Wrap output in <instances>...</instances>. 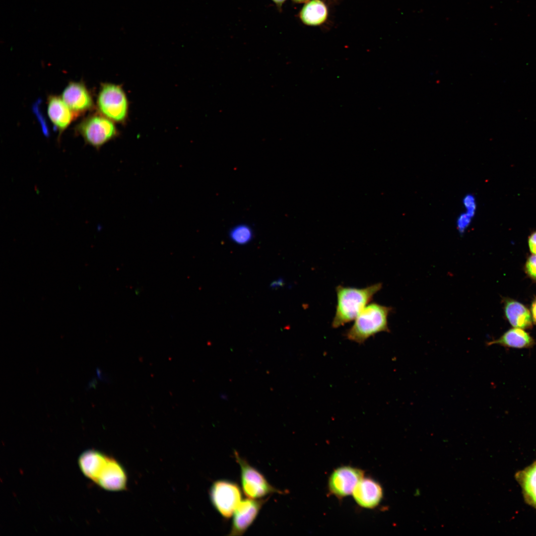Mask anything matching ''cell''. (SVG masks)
Segmentation results:
<instances>
[{
	"instance_id": "obj_1",
	"label": "cell",
	"mask_w": 536,
	"mask_h": 536,
	"mask_svg": "<svg viewBox=\"0 0 536 536\" xmlns=\"http://www.w3.org/2000/svg\"><path fill=\"white\" fill-rule=\"evenodd\" d=\"M382 288L380 282L360 288L337 286V302L332 327L337 328L354 320Z\"/></svg>"
},
{
	"instance_id": "obj_2",
	"label": "cell",
	"mask_w": 536,
	"mask_h": 536,
	"mask_svg": "<svg viewBox=\"0 0 536 536\" xmlns=\"http://www.w3.org/2000/svg\"><path fill=\"white\" fill-rule=\"evenodd\" d=\"M393 308L372 302L368 304L354 319L352 326L346 332L348 340L361 344L376 334L390 332L388 318Z\"/></svg>"
},
{
	"instance_id": "obj_3",
	"label": "cell",
	"mask_w": 536,
	"mask_h": 536,
	"mask_svg": "<svg viewBox=\"0 0 536 536\" xmlns=\"http://www.w3.org/2000/svg\"><path fill=\"white\" fill-rule=\"evenodd\" d=\"M99 113L115 123H125L129 113L127 94L120 85L101 84L97 99Z\"/></svg>"
},
{
	"instance_id": "obj_4",
	"label": "cell",
	"mask_w": 536,
	"mask_h": 536,
	"mask_svg": "<svg viewBox=\"0 0 536 536\" xmlns=\"http://www.w3.org/2000/svg\"><path fill=\"white\" fill-rule=\"evenodd\" d=\"M114 123L100 113L95 114L82 120L76 127V131L86 143L98 150L119 135Z\"/></svg>"
},
{
	"instance_id": "obj_5",
	"label": "cell",
	"mask_w": 536,
	"mask_h": 536,
	"mask_svg": "<svg viewBox=\"0 0 536 536\" xmlns=\"http://www.w3.org/2000/svg\"><path fill=\"white\" fill-rule=\"evenodd\" d=\"M234 454L240 467L242 490L248 498L261 499L271 493H284L272 486L262 473L241 457L237 451H235Z\"/></svg>"
},
{
	"instance_id": "obj_6",
	"label": "cell",
	"mask_w": 536,
	"mask_h": 536,
	"mask_svg": "<svg viewBox=\"0 0 536 536\" xmlns=\"http://www.w3.org/2000/svg\"><path fill=\"white\" fill-rule=\"evenodd\" d=\"M209 494L213 507L226 519L232 517L241 501L242 493L239 486L236 483L227 480L214 481L210 487Z\"/></svg>"
},
{
	"instance_id": "obj_7",
	"label": "cell",
	"mask_w": 536,
	"mask_h": 536,
	"mask_svg": "<svg viewBox=\"0 0 536 536\" xmlns=\"http://www.w3.org/2000/svg\"><path fill=\"white\" fill-rule=\"evenodd\" d=\"M364 471L359 468L343 466L335 469L328 480L329 492L342 499L352 493L358 482L364 476Z\"/></svg>"
},
{
	"instance_id": "obj_8",
	"label": "cell",
	"mask_w": 536,
	"mask_h": 536,
	"mask_svg": "<svg viewBox=\"0 0 536 536\" xmlns=\"http://www.w3.org/2000/svg\"><path fill=\"white\" fill-rule=\"evenodd\" d=\"M268 499L248 498L241 501L234 512L229 535H243L253 524Z\"/></svg>"
},
{
	"instance_id": "obj_9",
	"label": "cell",
	"mask_w": 536,
	"mask_h": 536,
	"mask_svg": "<svg viewBox=\"0 0 536 536\" xmlns=\"http://www.w3.org/2000/svg\"><path fill=\"white\" fill-rule=\"evenodd\" d=\"M95 483L107 490H123L126 488L127 475L123 467L115 459L109 457Z\"/></svg>"
},
{
	"instance_id": "obj_10",
	"label": "cell",
	"mask_w": 536,
	"mask_h": 536,
	"mask_svg": "<svg viewBox=\"0 0 536 536\" xmlns=\"http://www.w3.org/2000/svg\"><path fill=\"white\" fill-rule=\"evenodd\" d=\"M62 98L76 117L93 107V101L86 86L80 82H70L64 89Z\"/></svg>"
},
{
	"instance_id": "obj_11",
	"label": "cell",
	"mask_w": 536,
	"mask_h": 536,
	"mask_svg": "<svg viewBox=\"0 0 536 536\" xmlns=\"http://www.w3.org/2000/svg\"><path fill=\"white\" fill-rule=\"evenodd\" d=\"M354 501L361 507L366 509L376 508L381 502L383 489L377 481L370 477H363L357 484L353 492Z\"/></svg>"
},
{
	"instance_id": "obj_12",
	"label": "cell",
	"mask_w": 536,
	"mask_h": 536,
	"mask_svg": "<svg viewBox=\"0 0 536 536\" xmlns=\"http://www.w3.org/2000/svg\"><path fill=\"white\" fill-rule=\"evenodd\" d=\"M504 311L506 318L514 328L524 330L533 328L531 312L522 303L512 299H504Z\"/></svg>"
},
{
	"instance_id": "obj_13",
	"label": "cell",
	"mask_w": 536,
	"mask_h": 536,
	"mask_svg": "<svg viewBox=\"0 0 536 536\" xmlns=\"http://www.w3.org/2000/svg\"><path fill=\"white\" fill-rule=\"evenodd\" d=\"M48 114L50 119L60 134L76 117L62 98L57 96H50L49 97Z\"/></svg>"
},
{
	"instance_id": "obj_14",
	"label": "cell",
	"mask_w": 536,
	"mask_h": 536,
	"mask_svg": "<svg viewBox=\"0 0 536 536\" xmlns=\"http://www.w3.org/2000/svg\"><path fill=\"white\" fill-rule=\"evenodd\" d=\"M109 457L95 450H86L78 458L79 468L86 477L95 483Z\"/></svg>"
},
{
	"instance_id": "obj_15",
	"label": "cell",
	"mask_w": 536,
	"mask_h": 536,
	"mask_svg": "<svg viewBox=\"0 0 536 536\" xmlns=\"http://www.w3.org/2000/svg\"><path fill=\"white\" fill-rule=\"evenodd\" d=\"M499 344L514 348H530L536 342L534 338L524 329L514 328L505 332L498 339L487 342V345Z\"/></svg>"
},
{
	"instance_id": "obj_16",
	"label": "cell",
	"mask_w": 536,
	"mask_h": 536,
	"mask_svg": "<svg viewBox=\"0 0 536 536\" xmlns=\"http://www.w3.org/2000/svg\"><path fill=\"white\" fill-rule=\"evenodd\" d=\"M525 501L536 509V461L516 474Z\"/></svg>"
},
{
	"instance_id": "obj_17",
	"label": "cell",
	"mask_w": 536,
	"mask_h": 536,
	"mask_svg": "<svg viewBox=\"0 0 536 536\" xmlns=\"http://www.w3.org/2000/svg\"><path fill=\"white\" fill-rule=\"evenodd\" d=\"M327 8L320 0H312L302 8L300 17L303 23L309 25H318L326 19Z\"/></svg>"
},
{
	"instance_id": "obj_18",
	"label": "cell",
	"mask_w": 536,
	"mask_h": 536,
	"mask_svg": "<svg viewBox=\"0 0 536 536\" xmlns=\"http://www.w3.org/2000/svg\"><path fill=\"white\" fill-rule=\"evenodd\" d=\"M229 235L230 239L234 243L244 245L252 240L253 238V231L248 225L239 224L231 229Z\"/></svg>"
},
{
	"instance_id": "obj_19",
	"label": "cell",
	"mask_w": 536,
	"mask_h": 536,
	"mask_svg": "<svg viewBox=\"0 0 536 536\" xmlns=\"http://www.w3.org/2000/svg\"><path fill=\"white\" fill-rule=\"evenodd\" d=\"M473 217L464 211L458 215L456 220L457 229L463 235L469 227Z\"/></svg>"
},
{
	"instance_id": "obj_20",
	"label": "cell",
	"mask_w": 536,
	"mask_h": 536,
	"mask_svg": "<svg viewBox=\"0 0 536 536\" xmlns=\"http://www.w3.org/2000/svg\"><path fill=\"white\" fill-rule=\"evenodd\" d=\"M464 208V211L474 217L477 207L476 201L475 197L471 194L465 195L462 201Z\"/></svg>"
},
{
	"instance_id": "obj_21",
	"label": "cell",
	"mask_w": 536,
	"mask_h": 536,
	"mask_svg": "<svg viewBox=\"0 0 536 536\" xmlns=\"http://www.w3.org/2000/svg\"><path fill=\"white\" fill-rule=\"evenodd\" d=\"M525 271L528 276L536 282V255H532L527 259Z\"/></svg>"
},
{
	"instance_id": "obj_22",
	"label": "cell",
	"mask_w": 536,
	"mask_h": 536,
	"mask_svg": "<svg viewBox=\"0 0 536 536\" xmlns=\"http://www.w3.org/2000/svg\"><path fill=\"white\" fill-rule=\"evenodd\" d=\"M528 245L530 252L536 255V230L533 231L528 237Z\"/></svg>"
},
{
	"instance_id": "obj_23",
	"label": "cell",
	"mask_w": 536,
	"mask_h": 536,
	"mask_svg": "<svg viewBox=\"0 0 536 536\" xmlns=\"http://www.w3.org/2000/svg\"><path fill=\"white\" fill-rule=\"evenodd\" d=\"M531 314L533 321L536 324V298L533 301L532 304Z\"/></svg>"
},
{
	"instance_id": "obj_24",
	"label": "cell",
	"mask_w": 536,
	"mask_h": 536,
	"mask_svg": "<svg viewBox=\"0 0 536 536\" xmlns=\"http://www.w3.org/2000/svg\"><path fill=\"white\" fill-rule=\"evenodd\" d=\"M283 285V281L282 279L279 278L276 280H274L270 284V287L272 288H276L281 286Z\"/></svg>"
},
{
	"instance_id": "obj_25",
	"label": "cell",
	"mask_w": 536,
	"mask_h": 536,
	"mask_svg": "<svg viewBox=\"0 0 536 536\" xmlns=\"http://www.w3.org/2000/svg\"><path fill=\"white\" fill-rule=\"evenodd\" d=\"M275 3L278 5H281L285 0H272Z\"/></svg>"
},
{
	"instance_id": "obj_26",
	"label": "cell",
	"mask_w": 536,
	"mask_h": 536,
	"mask_svg": "<svg viewBox=\"0 0 536 536\" xmlns=\"http://www.w3.org/2000/svg\"><path fill=\"white\" fill-rule=\"evenodd\" d=\"M297 2H302L307 1V0H293Z\"/></svg>"
}]
</instances>
